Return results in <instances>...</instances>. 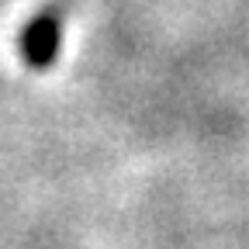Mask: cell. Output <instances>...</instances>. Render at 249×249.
Returning a JSON list of instances; mask_svg holds the SVG:
<instances>
[{
  "label": "cell",
  "instance_id": "6da1fadb",
  "mask_svg": "<svg viewBox=\"0 0 249 249\" xmlns=\"http://www.w3.org/2000/svg\"><path fill=\"white\" fill-rule=\"evenodd\" d=\"M59 45H62V14L59 11H42L21 31V55L31 70H49L59 55Z\"/></svg>",
  "mask_w": 249,
  "mask_h": 249
}]
</instances>
